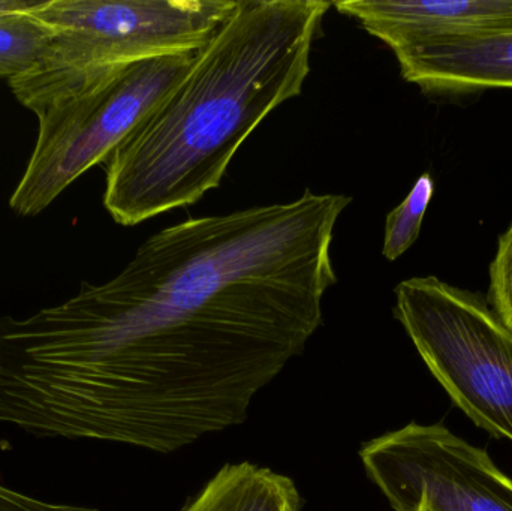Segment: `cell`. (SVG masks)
Instances as JSON below:
<instances>
[{"instance_id": "1", "label": "cell", "mask_w": 512, "mask_h": 511, "mask_svg": "<svg viewBox=\"0 0 512 511\" xmlns=\"http://www.w3.org/2000/svg\"><path fill=\"white\" fill-rule=\"evenodd\" d=\"M330 8L325 0H237L188 72L105 162L111 218L132 227L218 188L262 120L300 95Z\"/></svg>"}, {"instance_id": "2", "label": "cell", "mask_w": 512, "mask_h": 511, "mask_svg": "<svg viewBox=\"0 0 512 511\" xmlns=\"http://www.w3.org/2000/svg\"><path fill=\"white\" fill-rule=\"evenodd\" d=\"M236 6L237 0L38 2L32 14L53 30V41L44 59L9 87L35 113L108 69L201 50Z\"/></svg>"}, {"instance_id": "3", "label": "cell", "mask_w": 512, "mask_h": 511, "mask_svg": "<svg viewBox=\"0 0 512 511\" xmlns=\"http://www.w3.org/2000/svg\"><path fill=\"white\" fill-rule=\"evenodd\" d=\"M198 51L108 69L38 108L35 149L9 207L20 216L39 215L78 177L105 164L188 72Z\"/></svg>"}, {"instance_id": "4", "label": "cell", "mask_w": 512, "mask_h": 511, "mask_svg": "<svg viewBox=\"0 0 512 511\" xmlns=\"http://www.w3.org/2000/svg\"><path fill=\"white\" fill-rule=\"evenodd\" d=\"M394 294V317L451 401L512 443V332L486 294L436 276L406 279Z\"/></svg>"}, {"instance_id": "5", "label": "cell", "mask_w": 512, "mask_h": 511, "mask_svg": "<svg viewBox=\"0 0 512 511\" xmlns=\"http://www.w3.org/2000/svg\"><path fill=\"white\" fill-rule=\"evenodd\" d=\"M394 511H512V479L480 447L442 425L409 423L360 450Z\"/></svg>"}, {"instance_id": "6", "label": "cell", "mask_w": 512, "mask_h": 511, "mask_svg": "<svg viewBox=\"0 0 512 511\" xmlns=\"http://www.w3.org/2000/svg\"><path fill=\"white\" fill-rule=\"evenodd\" d=\"M334 6L394 54L512 32V0H340Z\"/></svg>"}, {"instance_id": "7", "label": "cell", "mask_w": 512, "mask_h": 511, "mask_svg": "<svg viewBox=\"0 0 512 511\" xmlns=\"http://www.w3.org/2000/svg\"><path fill=\"white\" fill-rule=\"evenodd\" d=\"M394 56L402 77L435 98L512 89V32L477 41L421 45Z\"/></svg>"}, {"instance_id": "8", "label": "cell", "mask_w": 512, "mask_h": 511, "mask_svg": "<svg viewBox=\"0 0 512 511\" xmlns=\"http://www.w3.org/2000/svg\"><path fill=\"white\" fill-rule=\"evenodd\" d=\"M294 480L251 462L222 467L180 511H301Z\"/></svg>"}, {"instance_id": "9", "label": "cell", "mask_w": 512, "mask_h": 511, "mask_svg": "<svg viewBox=\"0 0 512 511\" xmlns=\"http://www.w3.org/2000/svg\"><path fill=\"white\" fill-rule=\"evenodd\" d=\"M32 11L0 17V78L12 80L26 74L50 48L53 30Z\"/></svg>"}, {"instance_id": "10", "label": "cell", "mask_w": 512, "mask_h": 511, "mask_svg": "<svg viewBox=\"0 0 512 511\" xmlns=\"http://www.w3.org/2000/svg\"><path fill=\"white\" fill-rule=\"evenodd\" d=\"M433 194L435 180L430 173L421 174L405 200L388 213L382 246V254L388 261H396L417 242Z\"/></svg>"}, {"instance_id": "11", "label": "cell", "mask_w": 512, "mask_h": 511, "mask_svg": "<svg viewBox=\"0 0 512 511\" xmlns=\"http://www.w3.org/2000/svg\"><path fill=\"white\" fill-rule=\"evenodd\" d=\"M489 278L487 300L512 332V221L499 236L495 257L489 267Z\"/></svg>"}, {"instance_id": "12", "label": "cell", "mask_w": 512, "mask_h": 511, "mask_svg": "<svg viewBox=\"0 0 512 511\" xmlns=\"http://www.w3.org/2000/svg\"><path fill=\"white\" fill-rule=\"evenodd\" d=\"M81 507L47 503L0 485V511H86Z\"/></svg>"}, {"instance_id": "13", "label": "cell", "mask_w": 512, "mask_h": 511, "mask_svg": "<svg viewBox=\"0 0 512 511\" xmlns=\"http://www.w3.org/2000/svg\"><path fill=\"white\" fill-rule=\"evenodd\" d=\"M38 2H23V0H0V17L6 15L24 14L32 11Z\"/></svg>"}, {"instance_id": "14", "label": "cell", "mask_w": 512, "mask_h": 511, "mask_svg": "<svg viewBox=\"0 0 512 511\" xmlns=\"http://www.w3.org/2000/svg\"><path fill=\"white\" fill-rule=\"evenodd\" d=\"M414 511H430V510L427 509L426 506H423V504H420V506H418L417 509H415Z\"/></svg>"}, {"instance_id": "15", "label": "cell", "mask_w": 512, "mask_h": 511, "mask_svg": "<svg viewBox=\"0 0 512 511\" xmlns=\"http://www.w3.org/2000/svg\"><path fill=\"white\" fill-rule=\"evenodd\" d=\"M89 511H95V510L90 509Z\"/></svg>"}]
</instances>
